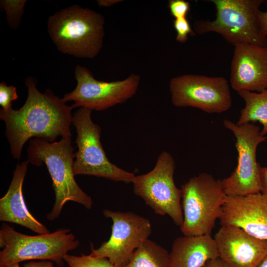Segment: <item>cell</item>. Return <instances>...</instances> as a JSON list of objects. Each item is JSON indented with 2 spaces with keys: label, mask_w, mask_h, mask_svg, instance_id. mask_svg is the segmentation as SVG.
Masks as SVG:
<instances>
[{
  "label": "cell",
  "mask_w": 267,
  "mask_h": 267,
  "mask_svg": "<svg viewBox=\"0 0 267 267\" xmlns=\"http://www.w3.org/2000/svg\"><path fill=\"white\" fill-rule=\"evenodd\" d=\"M25 85L28 96L23 106L18 110H0L11 153L17 159L20 158L24 144L32 137L53 142L59 136L71 137L72 106L50 89L40 92L31 77L26 78Z\"/></svg>",
  "instance_id": "obj_1"
},
{
  "label": "cell",
  "mask_w": 267,
  "mask_h": 267,
  "mask_svg": "<svg viewBox=\"0 0 267 267\" xmlns=\"http://www.w3.org/2000/svg\"><path fill=\"white\" fill-rule=\"evenodd\" d=\"M28 161L32 165L44 163L50 175L55 201L46 218L53 221L59 218L64 205L68 201L91 208L93 201L78 185L75 179L73 163L75 154L71 137L50 142L36 138L30 140L28 147Z\"/></svg>",
  "instance_id": "obj_2"
},
{
  "label": "cell",
  "mask_w": 267,
  "mask_h": 267,
  "mask_svg": "<svg viewBox=\"0 0 267 267\" xmlns=\"http://www.w3.org/2000/svg\"><path fill=\"white\" fill-rule=\"evenodd\" d=\"M104 18L94 10L73 5L49 17V35L60 52L93 58L101 49Z\"/></svg>",
  "instance_id": "obj_3"
},
{
  "label": "cell",
  "mask_w": 267,
  "mask_h": 267,
  "mask_svg": "<svg viewBox=\"0 0 267 267\" xmlns=\"http://www.w3.org/2000/svg\"><path fill=\"white\" fill-rule=\"evenodd\" d=\"M183 220L180 230L184 236L211 234L220 218L226 196L222 180L202 173L181 185Z\"/></svg>",
  "instance_id": "obj_4"
},
{
  "label": "cell",
  "mask_w": 267,
  "mask_h": 267,
  "mask_svg": "<svg viewBox=\"0 0 267 267\" xmlns=\"http://www.w3.org/2000/svg\"><path fill=\"white\" fill-rule=\"evenodd\" d=\"M79 245V240L68 228L28 235L3 223L0 229V247L2 248L0 252V267L33 260H49L62 267L65 255Z\"/></svg>",
  "instance_id": "obj_5"
},
{
  "label": "cell",
  "mask_w": 267,
  "mask_h": 267,
  "mask_svg": "<svg viewBox=\"0 0 267 267\" xmlns=\"http://www.w3.org/2000/svg\"><path fill=\"white\" fill-rule=\"evenodd\" d=\"M216 8L213 21L200 20L194 23L199 34L213 32L235 45L252 44L267 47V38L260 34L258 14L264 0H211Z\"/></svg>",
  "instance_id": "obj_6"
},
{
  "label": "cell",
  "mask_w": 267,
  "mask_h": 267,
  "mask_svg": "<svg viewBox=\"0 0 267 267\" xmlns=\"http://www.w3.org/2000/svg\"><path fill=\"white\" fill-rule=\"evenodd\" d=\"M91 111L80 108L72 116L78 148L73 163L74 175L93 176L116 182L132 183L134 174L118 167L108 159L100 141L101 129L92 121Z\"/></svg>",
  "instance_id": "obj_7"
},
{
  "label": "cell",
  "mask_w": 267,
  "mask_h": 267,
  "mask_svg": "<svg viewBox=\"0 0 267 267\" xmlns=\"http://www.w3.org/2000/svg\"><path fill=\"white\" fill-rule=\"evenodd\" d=\"M175 168L171 154L163 151L154 168L146 174L135 176L132 183L134 194L141 197L155 214L168 215L176 225L180 226L183 220L181 191L175 183Z\"/></svg>",
  "instance_id": "obj_8"
},
{
  "label": "cell",
  "mask_w": 267,
  "mask_h": 267,
  "mask_svg": "<svg viewBox=\"0 0 267 267\" xmlns=\"http://www.w3.org/2000/svg\"><path fill=\"white\" fill-rule=\"evenodd\" d=\"M223 125L235 137V146L238 153L237 164L231 174L222 180L227 196H245L260 192V171L257 161L258 145L267 138L261 134L260 127L249 123L237 125L225 119Z\"/></svg>",
  "instance_id": "obj_9"
},
{
  "label": "cell",
  "mask_w": 267,
  "mask_h": 267,
  "mask_svg": "<svg viewBox=\"0 0 267 267\" xmlns=\"http://www.w3.org/2000/svg\"><path fill=\"white\" fill-rule=\"evenodd\" d=\"M173 104L191 107L208 113H222L232 105L229 85L222 77L185 74L173 78L170 82Z\"/></svg>",
  "instance_id": "obj_10"
},
{
  "label": "cell",
  "mask_w": 267,
  "mask_h": 267,
  "mask_svg": "<svg viewBox=\"0 0 267 267\" xmlns=\"http://www.w3.org/2000/svg\"><path fill=\"white\" fill-rule=\"evenodd\" d=\"M77 86L74 90L65 94V102L73 101L71 106L90 110L102 111L123 103L137 90L140 77L131 74L122 81L105 82L96 80L87 68L77 65L75 70Z\"/></svg>",
  "instance_id": "obj_11"
},
{
  "label": "cell",
  "mask_w": 267,
  "mask_h": 267,
  "mask_svg": "<svg viewBox=\"0 0 267 267\" xmlns=\"http://www.w3.org/2000/svg\"><path fill=\"white\" fill-rule=\"evenodd\" d=\"M103 215L113 224L109 239L97 249L91 245V256L107 258L115 267H123L134 251L151 233L148 219L132 212H115L104 209Z\"/></svg>",
  "instance_id": "obj_12"
},
{
  "label": "cell",
  "mask_w": 267,
  "mask_h": 267,
  "mask_svg": "<svg viewBox=\"0 0 267 267\" xmlns=\"http://www.w3.org/2000/svg\"><path fill=\"white\" fill-rule=\"evenodd\" d=\"M214 238L219 258L229 267H257L267 255V240L235 225H222Z\"/></svg>",
  "instance_id": "obj_13"
},
{
  "label": "cell",
  "mask_w": 267,
  "mask_h": 267,
  "mask_svg": "<svg viewBox=\"0 0 267 267\" xmlns=\"http://www.w3.org/2000/svg\"><path fill=\"white\" fill-rule=\"evenodd\" d=\"M230 84L232 89L262 92L267 89V47L252 44L234 46Z\"/></svg>",
  "instance_id": "obj_14"
},
{
  "label": "cell",
  "mask_w": 267,
  "mask_h": 267,
  "mask_svg": "<svg viewBox=\"0 0 267 267\" xmlns=\"http://www.w3.org/2000/svg\"><path fill=\"white\" fill-rule=\"evenodd\" d=\"M220 220L222 225H235L256 238L267 240V199L261 192L226 196Z\"/></svg>",
  "instance_id": "obj_15"
},
{
  "label": "cell",
  "mask_w": 267,
  "mask_h": 267,
  "mask_svg": "<svg viewBox=\"0 0 267 267\" xmlns=\"http://www.w3.org/2000/svg\"><path fill=\"white\" fill-rule=\"evenodd\" d=\"M29 163L24 161L16 166L8 190L0 199V221L18 224L39 234H47L49 230L32 215L23 198L22 186Z\"/></svg>",
  "instance_id": "obj_16"
},
{
  "label": "cell",
  "mask_w": 267,
  "mask_h": 267,
  "mask_svg": "<svg viewBox=\"0 0 267 267\" xmlns=\"http://www.w3.org/2000/svg\"><path fill=\"white\" fill-rule=\"evenodd\" d=\"M211 234L184 236L174 241L169 253L170 267H203L210 260L219 258Z\"/></svg>",
  "instance_id": "obj_17"
},
{
  "label": "cell",
  "mask_w": 267,
  "mask_h": 267,
  "mask_svg": "<svg viewBox=\"0 0 267 267\" xmlns=\"http://www.w3.org/2000/svg\"><path fill=\"white\" fill-rule=\"evenodd\" d=\"M245 102V106L240 111L237 125L259 122L263 126L261 134H267V89L260 92L247 90L237 91Z\"/></svg>",
  "instance_id": "obj_18"
},
{
  "label": "cell",
  "mask_w": 267,
  "mask_h": 267,
  "mask_svg": "<svg viewBox=\"0 0 267 267\" xmlns=\"http://www.w3.org/2000/svg\"><path fill=\"white\" fill-rule=\"evenodd\" d=\"M169 253L155 242L145 240L123 267H170Z\"/></svg>",
  "instance_id": "obj_19"
},
{
  "label": "cell",
  "mask_w": 267,
  "mask_h": 267,
  "mask_svg": "<svg viewBox=\"0 0 267 267\" xmlns=\"http://www.w3.org/2000/svg\"><path fill=\"white\" fill-rule=\"evenodd\" d=\"M64 260L68 267H115L107 258L95 257L90 254L76 256L67 254Z\"/></svg>",
  "instance_id": "obj_20"
},
{
  "label": "cell",
  "mask_w": 267,
  "mask_h": 267,
  "mask_svg": "<svg viewBox=\"0 0 267 267\" xmlns=\"http://www.w3.org/2000/svg\"><path fill=\"white\" fill-rule=\"evenodd\" d=\"M26 2V0H0V5L6 12L7 23L11 28L19 27Z\"/></svg>",
  "instance_id": "obj_21"
},
{
  "label": "cell",
  "mask_w": 267,
  "mask_h": 267,
  "mask_svg": "<svg viewBox=\"0 0 267 267\" xmlns=\"http://www.w3.org/2000/svg\"><path fill=\"white\" fill-rule=\"evenodd\" d=\"M18 98L15 87L7 86L4 82L0 83V105L1 109L7 111L12 108V101Z\"/></svg>",
  "instance_id": "obj_22"
},
{
  "label": "cell",
  "mask_w": 267,
  "mask_h": 267,
  "mask_svg": "<svg viewBox=\"0 0 267 267\" xmlns=\"http://www.w3.org/2000/svg\"><path fill=\"white\" fill-rule=\"evenodd\" d=\"M173 24L177 33L176 40L178 42L184 43L187 40L188 35H195L186 17L175 19Z\"/></svg>",
  "instance_id": "obj_23"
},
{
  "label": "cell",
  "mask_w": 267,
  "mask_h": 267,
  "mask_svg": "<svg viewBox=\"0 0 267 267\" xmlns=\"http://www.w3.org/2000/svg\"><path fill=\"white\" fill-rule=\"evenodd\" d=\"M190 7L189 2L183 0H170L168 2L170 13L175 19L186 18Z\"/></svg>",
  "instance_id": "obj_24"
},
{
  "label": "cell",
  "mask_w": 267,
  "mask_h": 267,
  "mask_svg": "<svg viewBox=\"0 0 267 267\" xmlns=\"http://www.w3.org/2000/svg\"><path fill=\"white\" fill-rule=\"evenodd\" d=\"M260 28V34L263 38H267V10H260L258 14Z\"/></svg>",
  "instance_id": "obj_25"
},
{
  "label": "cell",
  "mask_w": 267,
  "mask_h": 267,
  "mask_svg": "<svg viewBox=\"0 0 267 267\" xmlns=\"http://www.w3.org/2000/svg\"><path fill=\"white\" fill-rule=\"evenodd\" d=\"M260 192L267 199V166L260 171Z\"/></svg>",
  "instance_id": "obj_26"
},
{
  "label": "cell",
  "mask_w": 267,
  "mask_h": 267,
  "mask_svg": "<svg viewBox=\"0 0 267 267\" xmlns=\"http://www.w3.org/2000/svg\"><path fill=\"white\" fill-rule=\"evenodd\" d=\"M23 267H54L53 263L49 260H42L41 261H32L25 264Z\"/></svg>",
  "instance_id": "obj_27"
},
{
  "label": "cell",
  "mask_w": 267,
  "mask_h": 267,
  "mask_svg": "<svg viewBox=\"0 0 267 267\" xmlns=\"http://www.w3.org/2000/svg\"><path fill=\"white\" fill-rule=\"evenodd\" d=\"M203 267H229L220 258H217L207 262Z\"/></svg>",
  "instance_id": "obj_28"
},
{
  "label": "cell",
  "mask_w": 267,
  "mask_h": 267,
  "mask_svg": "<svg viewBox=\"0 0 267 267\" xmlns=\"http://www.w3.org/2000/svg\"><path fill=\"white\" fill-rule=\"evenodd\" d=\"M257 267H267V255Z\"/></svg>",
  "instance_id": "obj_29"
},
{
  "label": "cell",
  "mask_w": 267,
  "mask_h": 267,
  "mask_svg": "<svg viewBox=\"0 0 267 267\" xmlns=\"http://www.w3.org/2000/svg\"><path fill=\"white\" fill-rule=\"evenodd\" d=\"M1 267H20L19 264L18 263H14L10 265H6Z\"/></svg>",
  "instance_id": "obj_30"
}]
</instances>
